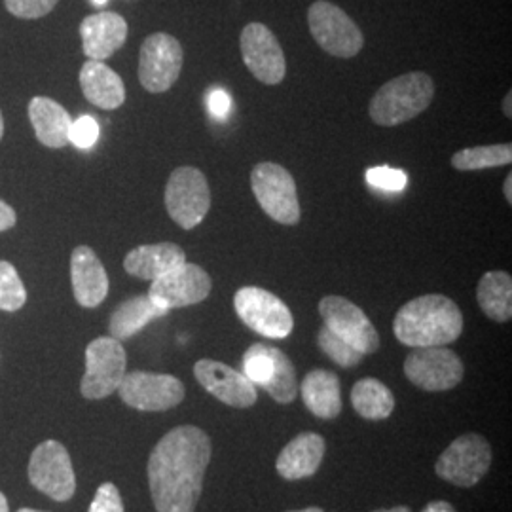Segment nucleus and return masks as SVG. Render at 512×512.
Here are the masks:
<instances>
[{
  "instance_id": "nucleus-1",
  "label": "nucleus",
  "mask_w": 512,
  "mask_h": 512,
  "mask_svg": "<svg viewBox=\"0 0 512 512\" xmlns=\"http://www.w3.org/2000/svg\"><path fill=\"white\" fill-rule=\"evenodd\" d=\"M213 446L196 425L164 435L148 458V486L156 512H196Z\"/></svg>"
},
{
  "instance_id": "nucleus-2",
  "label": "nucleus",
  "mask_w": 512,
  "mask_h": 512,
  "mask_svg": "<svg viewBox=\"0 0 512 512\" xmlns=\"http://www.w3.org/2000/svg\"><path fill=\"white\" fill-rule=\"evenodd\" d=\"M463 332V313L444 294H423L406 302L393 321L395 338L408 348H440Z\"/></svg>"
},
{
  "instance_id": "nucleus-3",
  "label": "nucleus",
  "mask_w": 512,
  "mask_h": 512,
  "mask_svg": "<svg viewBox=\"0 0 512 512\" xmlns=\"http://www.w3.org/2000/svg\"><path fill=\"white\" fill-rule=\"evenodd\" d=\"M435 97V82L427 73L401 74L374 93L368 114L376 126L395 128L418 118Z\"/></svg>"
},
{
  "instance_id": "nucleus-4",
  "label": "nucleus",
  "mask_w": 512,
  "mask_h": 512,
  "mask_svg": "<svg viewBox=\"0 0 512 512\" xmlns=\"http://www.w3.org/2000/svg\"><path fill=\"white\" fill-rule=\"evenodd\" d=\"M165 209L171 220L183 230L202 224L211 209V188L200 169L177 167L165 184Z\"/></svg>"
},
{
  "instance_id": "nucleus-5",
  "label": "nucleus",
  "mask_w": 512,
  "mask_h": 512,
  "mask_svg": "<svg viewBox=\"0 0 512 512\" xmlns=\"http://www.w3.org/2000/svg\"><path fill=\"white\" fill-rule=\"evenodd\" d=\"M256 202L270 219L283 226H296L302 217L298 192L291 171L275 162H260L251 171Z\"/></svg>"
},
{
  "instance_id": "nucleus-6",
  "label": "nucleus",
  "mask_w": 512,
  "mask_h": 512,
  "mask_svg": "<svg viewBox=\"0 0 512 512\" xmlns=\"http://www.w3.org/2000/svg\"><path fill=\"white\" fill-rule=\"evenodd\" d=\"M128 355L120 340L112 336L95 338L86 348V372L80 384L84 399L99 401L118 391L126 376Z\"/></svg>"
},
{
  "instance_id": "nucleus-7",
  "label": "nucleus",
  "mask_w": 512,
  "mask_h": 512,
  "mask_svg": "<svg viewBox=\"0 0 512 512\" xmlns=\"http://www.w3.org/2000/svg\"><path fill=\"white\" fill-rule=\"evenodd\" d=\"M311 37L327 54L351 59L365 46V37L357 23L329 0H317L308 10Z\"/></svg>"
},
{
  "instance_id": "nucleus-8",
  "label": "nucleus",
  "mask_w": 512,
  "mask_h": 512,
  "mask_svg": "<svg viewBox=\"0 0 512 512\" xmlns=\"http://www.w3.org/2000/svg\"><path fill=\"white\" fill-rule=\"evenodd\" d=\"M492 446L486 437L467 433L454 440L437 459V475L459 488H473L492 467Z\"/></svg>"
},
{
  "instance_id": "nucleus-9",
  "label": "nucleus",
  "mask_w": 512,
  "mask_h": 512,
  "mask_svg": "<svg viewBox=\"0 0 512 512\" xmlns=\"http://www.w3.org/2000/svg\"><path fill=\"white\" fill-rule=\"evenodd\" d=\"M234 308L239 319L256 334L283 340L293 332V311L279 296L262 287L239 289L234 296Z\"/></svg>"
},
{
  "instance_id": "nucleus-10",
  "label": "nucleus",
  "mask_w": 512,
  "mask_h": 512,
  "mask_svg": "<svg viewBox=\"0 0 512 512\" xmlns=\"http://www.w3.org/2000/svg\"><path fill=\"white\" fill-rule=\"evenodd\" d=\"M29 480L40 494L65 503L76 492V475L67 448L57 440L38 444L29 459Z\"/></svg>"
},
{
  "instance_id": "nucleus-11",
  "label": "nucleus",
  "mask_w": 512,
  "mask_h": 512,
  "mask_svg": "<svg viewBox=\"0 0 512 512\" xmlns=\"http://www.w3.org/2000/svg\"><path fill=\"white\" fill-rule=\"evenodd\" d=\"M120 399L141 412H165L183 403L184 384L171 374L135 370L126 372L118 387Z\"/></svg>"
},
{
  "instance_id": "nucleus-12",
  "label": "nucleus",
  "mask_w": 512,
  "mask_h": 512,
  "mask_svg": "<svg viewBox=\"0 0 512 512\" xmlns=\"http://www.w3.org/2000/svg\"><path fill=\"white\" fill-rule=\"evenodd\" d=\"M181 42L167 33L145 38L139 52V80L150 93H164L175 86L183 71Z\"/></svg>"
},
{
  "instance_id": "nucleus-13",
  "label": "nucleus",
  "mask_w": 512,
  "mask_h": 512,
  "mask_svg": "<svg viewBox=\"0 0 512 512\" xmlns=\"http://www.w3.org/2000/svg\"><path fill=\"white\" fill-rule=\"evenodd\" d=\"M406 378L429 393L450 391L463 380L465 368L458 353L446 346L414 348L404 361Z\"/></svg>"
},
{
  "instance_id": "nucleus-14",
  "label": "nucleus",
  "mask_w": 512,
  "mask_h": 512,
  "mask_svg": "<svg viewBox=\"0 0 512 512\" xmlns=\"http://www.w3.org/2000/svg\"><path fill=\"white\" fill-rule=\"evenodd\" d=\"M319 313L325 327L338 338L348 342L351 348L363 355H372L380 349V334L365 311L344 296L330 294L319 302Z\"/></svg>"
},
{
  "instance_id": "nucleus-15",
  "label": "nucleus",
  "mask_w": 512,
  "mask_h": 512,
  "mask_svg": "<svg viewBox=\"0 0 512 512\" xmlns=\"http://www.w3.org/2000/svg\"><path fill=\"white\" fill-rule=\"evenodd\" d=\"M241 59L249 73L266 86H277L285 80L287 59L279 40L264 23H249L239 37Z\"/></svg>"
},
{
  "instance_id": "nucleus-16",
  "label": "nucleus",
  "mask_w": 512,
  "mask_h": 512,
  "mask_svg": "<svg viewBox=\"0 0 512 512\" xmlns=\"http://www.w3.org/2000/svg\"><path fill=\"white\" fill-rule=\"evenodd\" d=\"M211 291H213L211 275L198 264L184 262L169 274L152 281L148 296L154 300L156 306L169 311L200 304L203 300H207Z\"/></svg>"
},
{
  "instance_id": "nucleus-17",
  "label": "nucleus",
  "mask_w": 512,
  "mask_h": 512,
  "mask_svg": "<svg viewBox=\"0 0 512 512\" xmlns=\"http://www.w3.org/2000/svg\"><path fill=\"white\" fill-rule=\"evenodd\" d=\"M194 376L209 395L232 408H251L258 399L256 385L243 372L215 359H200Z\"/></svg>"
},
{
  "instance_id": "nucleus-18",
  "label": "nucleus",
  "mask_w": 512,
  "mask_h": 512,
  "mask_svg": "<svg viewBox=\"0 0 512 512\" xmlns=\"http://www.w3.org/2000/svg\"><path fill=\"white\" fill-rule=\"evenodd\" d=\"M71 283L82 308H97L109 294V275L92 247L78 245L71 255Z\"/></svg>"
},
{
  "instance_id": "nucleus-19",
  "label": "nucleus",
  "mask_w": 512,
  "mask_h": 512,
  "mask_svg": "<svg viewBox=\"0 0 512 512\" xmlns=\"http://www.w3.org/2000/svg\"><path fill=\"white\" fill-rule=\"evenodd\" d=\"M82 50L88 59L105 61L128 40V21L116 12H97L80 23Z\"/></svg>"
},
{
  "instance_id": "nucleus-20",
  "label": "nucleus",
  "mask_w": 512,
  "mask_h": 512,
  "mask_svg": "<svg viewBox=\"0 0 512 512\" xmlns=\"http://www.w3.org/2000/svg\"><path fill=\"white\" fill-rule=\"evenodd\" d=\"M327 444L317 433H300L277 456L275 469L285 480H302L315 475L325 459Z\"/></svg>"
},
{
  "instance_id": "nucleus-21",
  "label": "nucleus",
  "mask_w": 512,
  "mask_h": 512,
  "mask_svg": "<svg viewBox=\"0 0 512 512\" xmlns=\"http://www.w3.org/2000/svg\"><path fill=\"white\" fill-rule=\"evenodd\" d=\"M186 262L183 247L171 241L139 245L124 258V270L145 281H156Z\"/></svg>"
},
{
  "instance_id": "nucleus-22",
  "label": "nucleus",
  "mask_w": 512,
  "mask_h": 512,
  "mask_svg": "<svg viewBox=\"0 0 512 512\" xmlns=\"http://www.w3.org/2000/svg\"><path fill=\"white\" fill-rule=\"evenodd\" d=\"M80 88L84 97L99 109L116 110L126 103L124 80L103 61L88 59L82 65Z\"/></svg>"
},
{
  "instance_id": "nucleus-23",
  "label": "nucleus",
  "mask_w": 512,
  "mask_h": 512,
  "mask_svg": "<svg viewBox=\"0 0 512 512\" xmlns=\"http://www.w3.org/2000/svg\"><path fill=\"white\" fill-rule=\"evenodd\" d=\"M29 120L35 128L38 143L48 148H63L69 143L73 118L65 107L50 97H33L29 103Z\"/></svg>"
},
{
  "instance_id": "nucleus-24",
  "label": "nucleus",
  "mask_w": 512,
  "mask_h": 512,
  "mask_svg": "<svg viewBox=\"0 0 512 512\" xmlns=\"http://www.w3.org/2000/svg\"><path fill=\"white\" fill-rule=\"evenodd\" d=\"M302 401L313 416L321 420H334L342 412V385L334 372L315 368L298 385Z\"/></svg>"
},
{
  "instance_id": "nucleus-25",
  "label": "nucleus",
  "mask_w": 512,
  "mask_h": 512,
  "mask_svg": "<svg viewBox=\"0 0 512 512\" xmlns=\"http://www.w3.org/2000/svg\"><path fill=\"white\" fill-rule=\"evenodd\" d=\"M165 313L167 311L156 306L148 294L133 296L112 311L109 321L110 336L124 342L145 329L150 321L164 317Z\"/></svg>"
},
{
  "instance_id": "nucleus-26",
  "label": "nucleus",
  "mask_w": 512,
  "mask_h": 512,
  "mask_svg": "<svg viewBox=\"0 0 512 512\" xmlns=\"http://www.w3.org/2000/svg\"><path fill=\"white\" fill-rule=\"evenodd\" d=\"M476 302L486 317L495 323L512 319V277L503 270L482 275L476 287Z\"/></svg>"
},
{
  "instance_id": "nucleus-27",
  "label": "nucleus",
  "mask_w": 512,
  "mask_h": 512,
  "mask_svg": "<svg viewBox=\"0 0 512 512\" xmlns=\"http://www.w3.org/2000/svg\"><path fill=\"white\" fill-rule=\"evenodd\" d=\"M355 412L370 421L387 420L395 410V397L387 385L376 378H363L351 389Z\"/></svg>"
},
{
  "instance_id": "nucleus-28",
  "label": "nucleus",
  "mask_w": 512,
  "mask_h": 512,
  "mask_svg": "<svg viewBox=\"0 0 512 512\" xmlns=\"http://www.w3.org/2000/svg\"><path fill=\"white\" fill-rule=\"evenodd\" d=\"M452 167L458 171H482L512 164V147L509 143L463 148L452 156Z\"/></svg>"
},
{
  "instance_id": "nucleus-29",
  "label": "nucleus",
  "mask_w": 512,
  "mask_h": 512,
  "mask_svg": "<svg viewBox=\"0 0 512 512\" xmlns=\"http://www.w3.org/2000/svg\"><path fill=\"white\" fill-rule=\"evenodd\" d=\"M272 357H274V370L272 376L262 389L281 404H291L298 395V380H296V368L293 361L279 348L272 346Z\"/></svg>"
},
{
  "instance_id": "nucleus-30",
  "label": "nucleus",
  "mask_w": 512,
  "mask_h": 512,
  "mask_svg": "<svg viewBox=\"0 0 512 512\" xmlns=\"http://www.w3.org/2000/svg\"><path fill=\"white\" fill-rule=\"evenodd\" d=\"M27 302V289L14 264L0 260V310L14 313Z\"/></svg>"
},
{
  "instance_id": "nucleus-31",
  "label": "nucleus",
  "mask_w": 512,
  "mask_h": 512,
  "mask_svg": "<svg viewBox=\"0 0 512 512\" xmlns=\"http://www.w3.org/2000/svg\"><path fill=\"white\" fill-rule=\"evenodd\" d=\"M317 344L321 351L329 357L330 361H334L336 365L342 368H353L363 361V353H359L357 349L351 348L348 342H344L342 338H338L332 330L323 327L317 334Z\"/></svg>"
},
{
  "instance_id": "nucleus-32",
  "label": "nucleus",
  "mask_w": 512,
  "mask_h": 512,
  "mask_svg": "<svg viewBox=\"0 0 512 512\" xmlns=\"http://www.w3.org/2000/svg\"><path fill=\"white\" fill-rule=\"evenodd\" d=\"M274 370L272 346L253 344L243 355V374L255 385L266 384Z\"/></svg>"
},
{
  "instance_id": "nucleus-33",
  "label": "nucleus",
  "mask_w": 512,
  "mask_h": 512,
  "mask_svg": "<svg viewBox=\"0 0 512 512\" xmlns=\"http://www.w3.org/2000/svg\"><path fill=\"white\" fill-rule=\"evenodd\" d=\"M366 183L385 192H403L408 184V177L401 169H393L389 165H378L366 171Z\"/></svg>"
},
{
  "instance_id": "nucleus-34",
  "label": "nucleus",
  "mask_w": 512,
  "mask_h": 512,
  "mask_svg": "<svg viewBox=\"0 0 512 512\" xmlns=\"http://www.w3.org/2000/svg\"><path fill=\"white\" fill-rule=\"evenodd\" d=\"M59 0H4L6 10L19 19H40L48 16Z\"/></svg>"
},
{
  "instance_id": "nucleus-35",
  "label": "nucleus",
  "mask_w": 512,
  "mask_h": 512,
  "mask_svg": "<svg viewBox=\"0 0 512 512\" xmlns=\"http://www.w3.org/2000/svg\"><path fill=\"white\" fill-rule=\"evenodd\" d=\"M99 139V124L92 116H80L73 120L69 131V143L76 148H92Z\"/></svg>"
},
{
  "instance_id": "nucleus-36",
  "label": "nucleus",
  "mask_w": 512,
  "mask_h": 512,
  "mask_svg": "<svg viewBox=\"0 0 512 512\" xmlns=\"http://www.w3.org/2000/svg\"><path fill=\"white\" fill-rule=\"evenodd\" d=\"M88 512H124V501H122L120 490L112 482L101 484L95 492Z\"/></svg>"
},
{
  "instance_id": "nucleus-37",
  "label": "nucleus",
  "mask_w": 512,
  "mask_h": 512,
  "mask_svg": "<svg viewBox=\"0 0 512 512\" xmlns=\"http://www.w3.org/2000/svg\"><path fill=\"white\" fill-rule=\"evenodd\" d=\"M207 105L213 116H219L224 118L228 114V110L232 107V101H230V95L224 92V90H213L209 93V99H207Z\"/></svg>"
},
{
  "instance_id": "nucleus-38",
  "label": "nucleus",
  "mask_w": 512,
  "mask_h": 512,
  "mask_svg": "<svg viewBox=\"0 0 512 512\" xmlns=\"http://www.w3.org/2000/svg\"><path fill=\"white\" fill-rule=\"evenodd\" d=\"M18 222L16 217V211L12 209V205L0 200V232H6V230H12Z\"/></svg>"
},
{
  "instance_id": "nucleus-39",
  "label": "nucleus",
  "mask_w": 512,
  "mask_h": 512,
  "mask_svg": "<svg viewBox=\"0 0 512 512\" xmlns=\"http://www.w3.org/2000/svg\"><path fill=\"white\" fill-rule=\"evenodd\" d=\"M421 512H458L456 507L448 501H431Z\"/></svg>"
},
{
  "instance_id": "nucleus-40",
  "label": "nucleus",
  "mask_w": 512,
  "mask_h": 512,
  "mask_svg": "<svg viewBox=\"0 0 512 512\" xmlns=\"http://www.w3.org/2000/svg\"><path fill=\"white\" fill-rule=\"evenodd\" d=\"M503 194H505L507 203H512V173L507 175V179H505V183H503Z\"/></svg>"
},
{
  "instance_id": "nucleus-41",
  "label": "nucleus",
  "mask_w": 512,
  "mask_h": 512,
  "mask_svg": "<svg viewBox=\"0 0 512 512\" xmlns=\"http://www.w3.org/2000/svg\"><path fill=\"white\" fill-rule=\"evenodd\" d=\"M503 114L511 120L512 118V93L507 92L505 99H503Z\"/></svg>"
},
{
  "instance_id": "nucleus-42",
  "label": "nucleus",
  "mask_w": 512,
  "mask_h": 512,
  "mask_svg": "<svg viewBox=\"0 0 512 512\" xmlns=\"http://www.w3.org/2000/svg\"><path fill=\"white\" fill-rule=\"evenodd\" d=\"M0 512H10V507H8V499L4 497L2 492H0Z\"/></svg>"
},
{
  "instance_id": "nucleus-43",
  "label": "nucleus",
  "mask_w": 512,
  "mask_h": 512,
  "mask_svg": "<svg viewBox=\"0 0 512 512\" xmlns=\"http://www.w3.org/2000/svg\"><path fill=\"white\" fill-rule=\"evenodd\" d=\"M372 512H412L408 507H393V509H378Z\"/></svg>"
},
{
  "instance_id": "nucleus-44",
  "label": "nucleus",
  "mask_w": 512,
  "mask_h": 512,
  "mask_svg": "<svg viewBox=\"0 0 512 512\" xmlns=\"http://www.w3.org/2000/svg\"><path fill=\"white\" fill-rule=\"evenodd\" d=\"M287 512H325L319 507H308V509H302V511H287Z\"/></svg>"
},
{
  "instance_id": "nucleus-45",
  "label": "nucleus",
  "mask_w": 512,
  "mask_h": 512,
  "mask_svg": "<svg viewBox=\"0 0 512 512\" xmlns=\"http://www.w3.org/2000/svg\"><path fill=\"white\" fill-rule=\"evenodd\" d=\"M4 137V118H2V112H0V139Z\"/></svg>"
},
{
  "instance_id": "nucleus-46",
  "label": "nucleus",
  "mask_w": 512,
  "mask_h": 512,
  "mask_svg": "<svg viewBox=\"0 0 512 512\" xmlns=\"http://www.w3.org/2000/svg\"><path fill=\"white\" fill-rule=\"evenodd\" d=\"M109 0H93V4H97V6H105Z\"/></svg>"
},
{
  "instance_id": "nucleus-47",
  "label": "nucleus",
  "mask_w": 512,
  "mask_h": 512,
  "mask_svg": "<svg viewBox=\"0 0 512 512\" xmlns=\"http://www.w3.org/2000/svg\"><path fill=\"white\" fill-rule=\"evenodd\" d=\"M18 512H46V511H37V509H27V507H23V509H19Z\"/></svg>"
}]
</instances>
